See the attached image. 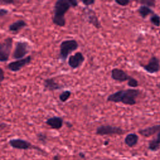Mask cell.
I'll list each match as a JSON object with an SVG mask.
<instances>
[{
	"label": "cell",
	"instance_id": "obj_12",
	"mask_svg": "<svg viewBox=\"0 0 160 160\" xmlns=\"http://www.w3.org/2000/svg\"><path fill=\"white\" fill-rule=\"evenodd\" d=\"M111 78L118 82L128 81L131 78L124 70L119 68H113L111 71Z\"/></svg>",
	"mask_w": 160,
	"mask_h": 160
},
{
	"label": "cell",
	"instance_id": "obj_27",
	"mask_svg": "<svg viewBox=\"0 0 160 160\" xmlns=\"http://www.w3.org/2000/svg\"><path fill=\"white\" fill-rule=\"evenodd\" d=\"M9 13V11L5 8H0V18L7 15Z\"/></svg>",
	"mask_w": 160,
	"mask_h": 160
},
{
	"label": "cell",
	"instance_id": "obj_22",
	"mask_svg": "<svg viewBox=\"0 0 160 160\" xmlns=\"http://www.w3.org/2000/svg\"><path fill=\"white\" fill-rule=\"evenodd\" d=\"M36 138H37V139L38 140V141L42 144H46L48 141V136H47L46 134L42 132H39L37 133Z\"/></svg>",
	"mask_w": 160,
	"mask_h": 160
},
{
	"label": "cell",
	"instance_id": "obj_7",
	"mask_svg": "<svg viewBox=\"0 0 160 160\" xmlns=\"http://www.w3.org/2000/svg\"><path fill=\"white\" fill-rule=\"evenodd\" d=\"M9 144L14 149H20V150H28V149H38L41 151V149L31 144V142L28 141L27 140L20 139V138H13L9 141Z\"/></svg>",
	"mask_w": 160,
	"mask_h": 160
},
{
	"label": "cell",
	"instance_id": "obj_16",
	"mask_svg": "<svg viewBox=\"0 0 160 160\" xmlns=\"http://www.w3.org/2000/svg\"><path fill=\"white\" fill-rule=\"evenodd\" d=\"M27 26V23L23 19H18L8 26V30L12 32H18Z\"/></svg>",
	"mask_w": 160,
	"mask_h": 160
},
{
	"label": "cell",
	"instance_id": "obj_5",
	"mask_svg": "<svg viewBox=\"0 0 160 160\" xmlns=\"http://www.w3.org/2000/svg\"><path fill=\"white\" fill-rule=\"evenodd\" d=\"M30 49L31 47L28 42L18 41L16 43L12 57L16 60L23 59L29 52Z\"/></svg>",
	"mask_w": 160,
	"mask_h": 160
},
{
	"label": "cell",
	"instance_id": "obj_9",
	"mask_svg": "<svg viewBox=\"0 0 160 160\" xmlns=\"http://www.w3.org/2000/svg\"><path fill=\"white\" fill-rule=\"evenodd\" d=\"M82 13L88 23L92 24L98 29L101 28V23L94 10L88 8H84L82 10Z\"/></svg>",
	"mask_w": 160,
	"mask_h": 160
},
{
	"label": "cell",
	"instance_id": "obj_6",
	"mask_svg": "<svg viewBox=\"0 0 160 160\" xmlns=\"http://www.w3.org/2000/svg\"><path fill=\"white\" fill-rule=\"evenodd\" d=\"M125 132V131L120 127L112 126L111 125H101L96 128V134L98 136L105 135H122Z\"/></svg>",
	"mask_w": 160,
	"mask_h": 160
},
{
	"label": "cell",
	"instance_id": "obj_33",
	"mask_svg": "<svg viewBox=\"0 0 160 160\" xmlns=\"http://www.w3.org/2000/svg\"><path fill=\"white\" fill-rule=\"evenodd\" d=\"M60 158H59V156L58 155H56L53 157V160H59Z\"/></svg>",
	"mask_w": 160,
	"mask_h": 160
},
{
	"label": "cell",
	"instance_id": "obj_25",
	"mask_svg": "<svg viewBox=\"0 0 160 160\" xmlns=\"http://www.w3.org/2000/svg\"><path fill=\"white\" fill-rule=\"evenodd\" d=\"M115 2L121 6H128L131 1L129 0H115Z\"/></svg>",
	"mask_w": 160,
	"mask_h": 160
},
{
	"label": "cell",
	"instance_id": "obj_8",
	"mask_svg": "<svg viewBox=\"0 0 160 160\" xmlns=\"http://www.w3.org/2000/svg\"><path fill=\"white\" fill-rule=\"evenodd\" d=\"M32 61V57L31 56H28L23 59L16 60L14 61H12L9 62L7 68L8 69L12 72H18L22 68L25 67L26 66L29 64Z\"/></svg>",
	"mask_w": 160,
	"mask_h": 160
},
{
	"label": "cell",
	"instance_id": "obj_32",
	"mask_svg": "<svg viewBox=\"0 0 160 160\" xmlns=\"http://www.w3.org/2000/svg\"><path fill=\"white\" fill-rule=\"evenodd\" d=\"M65 123H66V125L67 127H68V128H72V124L71 123H70L69 122H66Z\"/></svg>",
	"mask_w": 160,
	"mask_h": 160
},
{
	"label": "cell",
	"instance_id": "obj_29",
	"mask_svg": "<svg viewBox=\"0 0 160 160\" xmlns=\"http://www.w3.org/2000/svg\"><path fill=\"white\" fill-rule=\"evenodd\" d=\"M4 72L3 69L0 67V84L4 80Z\"/></svg>",
	"mask_w": 160,
	"mask_h": 160
},
{
	"label": "cell",
	"instance_id": "obj_24",
	"mask_svg": "<svg viewBox=\"0 0 160 160\" xmlns=\"http://www.w3.org/2000/svg\"><path fill=\"white\" fill-rule=\"evenodd\" d=\"M128 86L131 88H134L139 86V82L136 79L131 76L129 79L128 81Z\"/></svg>",
	"mask_w": 160,
	"mask_h": 160
},
{
	"label": "cell",
	"instance_id": "obj_14",
	"mask_svg": "<svg viewBox=\"0 0 160 160\" xmlns=\"http://www.w3.org/2000/svg\"><path fill=\"white\" fill-rule=\"evenodd\" d=\"M64 123V120L59 116H52L46 121V124L54 129H60Z\"/></svg>",
	"mask_w": 160,
	"mask_h": 160
},
{
	"label": "cell",
	"instance_id": "obj_19",
	"mask_svg": "<svg viewBox=\"0 0 160 160\" xmlns=\"http://www.w3.org/2000/svg\"><path fill=\"white\" fill-rule=\"evenodd\" d=\"M138 12L142 18H146L149 15H152L153 14H154V11L150 8L143 5H141L139 7V8L138 9Z\"/></svg>",
	"mask_w": 160,
	"mask_h": 160
},
{
	"label": "cell",
	"instance_id": "obj_15",
	"mask_svg": "<svg viewBox=\"0 0 160 160\" xmlns=\"http://www.w3.org/2000/svg\"><path fill=\"white\" fill-rule=\"evenodd\" d=\"M160 130V124H156L152 126H149L144 129H141L138 131V133L144 137H150L155 134H157Z\"/></svg>",
	"mask_w": 160,
	"mask_h": 160
},
{
	"label": "cell",
	"instance_id": "obj_13",
	"mask_svg": "<svg viewBox=\"0 0 160 160\" xmlns=\"http://www.w3.org/2000/svg\"><path fill=\"white\" fill-rule=\"evenodd\" d=\"M44 91H54L64 88V86L57 82L54 78H46L43 81Z\"/></svg>",
	"mask_w": 160,
	"mask_h": 160
},
{
	"label": "cell",
	"instance_id": "obj_20",
	"mask_svg": "<svg viewBox=\"0 0 160 160\" xmlns=\"http://www.w3.org/2000/svg\"><path fill=\"white\" fill-rule=\"evenodd\" d=\"M71 95V92L69 90L63 91L59 95V99L62 102H65L69 99Z\"/></svg>",
	"mask_w": 160,
	"mask_h": 160
},
{
	"label": "cell",
	"instance_id": "obj_21",
	"mask_svg": "<svg viewBox=\"0 0 160 160\" xmlns=\"http://www.w3.org/2000/svg\"><path fill=\"white\" fill-rule=\"evenodd\" d=\"M150 22L152 25H154L156 27H159L160 26V16L157 14H153L151 15L149 19Z\"/></svg>",
	"mask_w": 160,
	"mask_h": 160
},
{
	"label": "cell",
	"instance_id": "obj_31",
	"mask_svg": "<svg viewBox=\"0 0 160 160\" xmlns=\"http://www.w3.org/2000/svg\"><path fill=\"white\" fill-rule=\"evenodd\" d=\"M79 156L81 157V158H82V159H84L86 158V155L83 152H80L79 153Z\"/></svg>",
	"mask_w": 160,
	"mask_h": 160
},
{
	"label": "cell",
	"instance_id": "obj_3",
	"mask_svg": "<svg viewBox=\"0 0 160 160\" xmlns=\"http://www.w3.org/2000/svg\"><path fill=\"white\" fill-rule=\"evenodd\" d=\"M78 47V42L75 39H67L62 41L59 46L58 59L62 62H65L69 55L76 50Z\"/></svg>",
	"mask_w": 160,
	"mask_h": 160
},
{
	"label": "cell",
	"instance_id": "obj_1",
	"mask_svg": "<svg viewBox=\"0 0 160 160\" xmlns=\"http://www.w3.org/2000/svg\"><path fill=\"white\" fill-rule=\"evenodd\" d=\"M78 6V2L76 0H58L53 7V15L52 21L53 24L59 27L66 25L65 14L71 8H76Z\"/></svg>",
	"mask_w": 160,
	"mask_h": 160
},
{
	"label": "cell",
	"instance_id": "obj_26",
	"mask_svg": "<svg viewBox=\"0 0 160 160\" xmlns=\"http://www.w3.org/2000/svg\"><path fill=\"white\" fill-rule=\"evenodd\" d=\"M82 2L86 6H88L90 5H92L95 3V0H82Z\"/></svg>",
	"mask_w": 160,
	"mask_h": 160
},
{
	"label": "cell",
	"instance_id": "obj_28",
	"mask_svg": "<svg viewBox=\"0 0 160 160\" xmlns=\"http://www.w3.org/2000/svg\"><path fill=\"white\" fill-rule=\"evenodd\" d=\"M0 2L4 4H12L15 3V1L13 0H0Z\"/></svg>",
	"mask_w": 160,
	"mask_h": 160
},
{
	"label": "cell",
	"instance_id": "obj_17",
	"mask_svg": "<svg viewBox=\"0 0 160 160\" xmlns=\"http://www.w3.org/2000/svg\"><path fill=\"white\" fill-rule=\"evenodd\" d=\"M139 137L135 133H129L124 138L125 144L129 148L135 146L138 142Z\"/></svg>",
	"mask_w": 160,
	"mask_h": 160
},
{
	"label": "cell",
	"instance_id": "obj_23",
	"mask_svg": "<svg viewBox=\"0 0 160 160\" xmlns=\"http://www.w3.org/2000/svg\"><path fill=\"white\" fill-rule=\"evenodd\" d=\"M136 2L141 4V5L146 6L149 8L150 7L154 8L156 5V1L154 0H141V1H138Z\"/></svg>",
	"mask_w": 160,
	"mask_h": 160
},
{
	"label": "cell",
	"instance_id": "obj_4",
	"mask_svg": "<svg viewBox=\"0 0 160 160\" xmlns=\"http://www.w3.org/2000/svg\"><path fill=\"white\" fill-rule=\"evenodd\" d=\"M13 39L8 37L0 43V62H6L9 60L12 48Z\"/></svg>",
	"mask_w": 160,
	"mask_h": 160
},
{
	"label": "cell",
	"instance_id": "obj_30",
	"mask_svg": "<svg viewBox=\"0 0 160 160\" xmlns=\"http://www.w3.org/2000/svg\"><path fill=\"white\" fill-rule=\"evenodd\" d=\"M6 126H7V124L6 123H4V122L0 123V130L4 129Z\"/></svg>",
	"mask_w": 160,
	"mask_h": 160
},
{
	"label": "cell",
	"instance_id": "obj_10",
	"mask_svg": "<svg viewBox=\"0 0 160 160\" xmlns=\"http://www.w3.org/2000/svg\"><path fill=\"white\" fill-rule=\"evenodd\" d=\"M141 66L149 74H154L160 71V61L155 56H152L148 64H141Z\"/></svg>",
	"mask_w": 160,
	"mask_h": 160
},
{
	"label": "cell",
	"instance_id": "obj_34",
	"mask_svg": "<svg viewBox=\"0 0 160 160\" xmlns=\"http://www.w3.org/2000/svg\"><path fill=\"white\" fill-rule=\"evenodd\" d=\"M108 144H109V140H106V141H104V145H105V146H107Z\"/></svg>",
	"mask_w": 160,
	"mask_h": 160
},
{
	"label": "cell",
	"instance_id": "obj_2",
	"mask_svg": "<svg viewBox=\"0 0 160 160\" xmlns=\"http://www.w3.org/2000/svg\"><path fill=\"white\" fill-rule=\"evenodd\" d=\"M140 94L139 90L134 88L119 90L109 95L107 101L114 103L121 102L126 105L133 106L136 104V99Z\"/></svg>",
	"mask_w": 160,
	"mask_h": 160
},
{
	"label": "cell",
	"instance_id": "obj_11",
	"mask_svg": "<svg viewBox=\"0 0 160 160\" xmlns=\"http://www.w3.org/2000/svg\"><path fill=\"white\" fill-rule=\"evenodd\" d=\"M84 61L85 58L83 54L81 52H76L75 54L69 57L68 63L71 68L75 69L81 67Z\"/></svg>",
	"mask_w": 160,
	"mask_h": 160
},
{
	"label": "cell",
	"instance_id": "obj_18",
	"mask_svg": "<svg viewBox=\"0 0 160 160\" xmlns=\"http://www.w3.org/2000/svg\"><path fill=\"white\" fill-rule=\"evenodd\" d=\"M148 148L150 151L154 152L160 149V130L157 133L156 137L149 142Z\"/></svg>",
	"mask_w": 160,
	"mask_h": 160
}]
</instances>
